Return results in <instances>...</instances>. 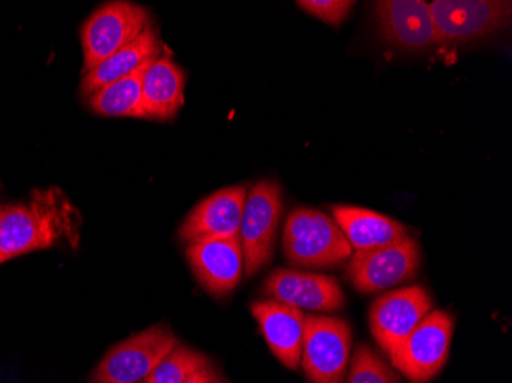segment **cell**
I'll use <instances>...</instances> for the list:
<instances>
[{
    "mask_svg": "<svg viewBox=\"0 0 512 383\" xmlns=\"http://www.w3.org/2000/svg\"><path fill=\"white\" fill-rule=\"evenodd\" d=\"M77 239L79 213L59 187L33 190L25 203L0 204V264Z\"/></svg>",
    "mask_w": 512,
    "mask_h": 383,
    "instance_id": "cell-1",
    "label": "cell"
},
{
    "mask_svg": "<svg viewBox=\"0 0 512 383\" xmlns=\"http://www.w3.org/2000/svg\"><path fill=\"white\" fill-rule=\"evenodd\" d=\"M287 261L306 269H329L347 262L353 255L335 220L321 210L298 207L290 212L283 233Z\"/></svg>",
    "mask_w": 512,
    "mask_h": 383,
    "instance_id": "cell-2",
    "label": "cell"
},
{
    "mask_svg": "<svg viewBox=\"0 0 512 383\" xmlns=\"http://www.w3.org/2000/svg\"><path fill=\"white\" fill-rule=\"evenodd\" d=\"M149 27L151 17L142 5L117 0L97 8L80 31L83 74L134 42Z\"/></svg>",
    "mask_w": 512,
    "mask_h": 383,
    "instance_id": "cell-3",
    "label": "cell"
},
{
    "mask_svg": "<svg viewBox=\"0 0 512 383\" xmlns=\"http://www.w3.org/2000/svg\"><path fill=\"white\" fill-rule=\"evenodd\" d=\"M281 215L283 192L278 181L263 180L247 190L238 236L243 247L244 273L249 278L272 261Z\"/></svg>",
    "mask_w": 512,
    "mask_h": 383,
    "instance_id": "cell-4",
    "label": "cell"
},
{
    "mask_svg": "<svg viewBox=\"0 0 512 383\" xmlns=\"http://www.w3.org/2000/svg\"><path fill=\"white\" fill-rule=\"evenodd\" d=\"M454 319L445 310H431L413 333L394 348L391 364L410 383H427L440 373L450 356Z\"/></svg>",
    "mask_w": 512,
    "mask_h": 383,
    "instance_id": "cell-5",
    "label": "cell"
},
{
    "mask_svg": "<svg viewBox=\"0 0 512 383\" xmlns=\"http://www.w3.org/2000/svg\"><path fill=\"white\" fill-rule=\"evenodd\" d=\"M171 328L154 325L114 345L94 371L97 383H143L175 347Z\"/></svg>",
    "mask_w": 512,
    "mask_h": 383,
    "instance_id": "cell-6",
    "label": "cell"
},
{
    "mask_svg": "<svg viewBox=\"0 0 512 383\" xmlns=\"http://www.w3.org/2000/svg\"><path fill=\"white\" fill-rule=\"evenodd\" d=\"M352 351V328L329 316H306L301 365L310 383H344Z\"/></svg>",
    "mask_w": 512,
    "mask_h": 383,
    "instance_id": "cell-7",
    "label": "cell"
},
{
    "mask_svg": "<svg viewBox=\"0 0 512 383\" xmlns=\"http://www.w3.org/2000/svg\"><path fill=\"white\" fill-rule=\"evenodd\" d=\"M430 10L437 43H460L508 27L512 4L503 0H434Z\"/></svg>",
    "mask_w": 512,
    "mask_h": 383,
    "instance_id": "cell-8",
    "label": "cell"
},
{
    "mask_svg": "<svg viewBox=\"0 0 512 383\" xmlns=\"http://www.w3.org/2000/svg\"><path fill=\"white\" fill-rule=\"evenodd\" d=\"M419 266V244L416 239L407 236L401 243L381 249L353 252L345 276L358 292L376 293L414 278Z\"/></svg>",
    "mask_w": 512,
    "mask_h": 383,
    "instance_id": "cell-9",
    "label": "cell"
},
{
    "mask_svg": "<svg viewBox=\"0 0 512 383\" xmlns=\"http://www.w3.org/2000/svg\"><path fill=\"white\" fill-rule=\"evenodd\" d=\"M431 310L433 301L422 285L393 290L371 305V334L379 347L390 354L413 333Z\"/></svg>",
    "mask_w": 512,
    "mask_h": 383,
    "instance_id": "cell-10",
    "label": "cell"
},
{
    "mask_svg": "<svg viewBox=\"0 0 512 383\" xmlns=\"http://www.w3.org/2000/svg\"><path fill=\"white\" fill-rule=\"evenodd\" d=\"M247 189L224 187L194 207L178 230V238L186 246L238 238Z\"/></svg>",
    "mask_w": 512,
    "mask_h": 383,
    "instance_id": "cell-11",
    "label": "cell"
},
{
    "mask_svg": "<svg viewBox=\"0 0 512 383\" xmlns=\"http://www.w3.org/2000/svg\"><path fill=\"white\" fill-rule=\"evenodd\" d=\"M267 298L304 311H339L344 308L345 296L333 276L298 270L276 269L263 284Z\"/></svg>",
    "mask_w": 512,
    "mask_h": 383,
    "instance_id": "cell-12",
    "label": "cell"
},
{
    "mask_svg": "<svg viewBox=\"0 0 512 383\" xmlns=\"http://www.w3.org/2000/svg\"><path fill=\"white\" fill-rule=\"evenodd\" d=\"M186 259L206 292L221 298L237 289L244 275V256L238 238L186 247Z\"/></svg>",
    "mask_w": 512,
    "mask_h": 383,
    "instance_id": "cell-13",
    "label": "cell"
},
{
    "mask_svg": "<svg viewBox=\"0 0 512 383\" xmlns=\"http://www.w3.org/2000/svg\"><path fill=\"white\" fill-rule=\"evenodd\" d=\"M376 17L382 37L402 50H425L437 43L430 4L424 0H382Z\"/></svg>",
    "mask_w": 512,
    "mask_h": 383,
    "instance_id": "cell-14",
    "label": "cell"
},
{
    "mask_svg": "<svg viewBox=\"0 0 512 383\" xmlns=\"http://www.w3.org/2000/svg\"><path fill=\"white\" fill-rule=\"evenodd\" d=\"M250 311L276 359L289 370H298L306 327L304 311L273 299L253 302Z\"/></svg>",
    "mask_w": 512,
    "mask_h": 383,
    "instance_id": "cell-15",
    "label": "cell"
},
{
    "mask_svg": "<svg viewBox=\"0 0 512 383\" xmlns=\"http://www.w3.org/2000/svg\"><path fill=\"white\" fill-rule=\"evenodd\" d=\"M333 218L344 233L353 252L381 249L407 238V227L393 218L355 206L332 207Z\"/></svg>",
    "mask_w": 512,
    "mask_h": 383,
    "instance_id": "cell-16",
    "label": "cell"
},
{
    "mask_svg": "<svg viewBox=\"0 0 512 383\" xmlns=\"http://www.w3.org/2000/svg\"><path fill=\"white\" fill-rule=\"evenodd\" d=\"M183 69L169 56H158L146 65L142 77V105L146 118L169 120L184 105Z\"/></svg>",
    "mask_w": 512,
    "mask_h": 383,
    "instance_id": "cell-17",
    "label": "cell"
},
{
    "mask_svg": "<svg viewBox=\"0 0 512 383\" xmlns=\"http://www.w3.org/2000/svg\"><path fill=\"white\" fill-rule=\"evenodd\" d=\"M160 54V37H158L155 28L149 27L134 42L112 54L108 59L103 60L97 68L83 74L80 91L88 99L89 95L99 91L103 86L137 73Z\"/></svg>",
    "mask_w": 512,
    "mask_h": 383,
    "instance_id": "cell-18",
    "label": "cell"
},
{
    "mask_svg": "<svg viewBox=\"0 0 512 383\" xmlns=\"http://www.w3.org/2000/svg\"><path fill=\"white\" fill-rule=\"evenodd\" d=\"M145 68L89 95L91 111L105 117L146 118L142 105V77Z\"/></svg>",
    "mask_w": 512,
    "mask_h": 383,
    "instance_id": "cell-19",
    "label": "cell"
},
{
    "mask_svg": "<svg viewBox=\"0 0 512 383\" xmlns=\"http://www.w3.org/2000/svg\"><path fill=\"white\" fill-rule=\"evenodd\" d=\"M209 364H212L209 357L200 351L178 344L143 383H184L195 371Z\"/></svg>",
    "mask_w": 512,
    "mask_h": 383,
    "instance_id": "cell-20",
    "label": "cell"
},
{
    "mask_svg": "<svg viewBox=\"0 0 512 383\" xmlns=\"http://www.w3.org/2000/svg\"><path fill=\"white\" fill-rule=\"evenodd\" d=\"M345 377V383H399L396 373L365 344L356 347Z\"/></svg>",
    "mask_w": 512,
    "mask_h": 383,
    "instance_id": "cell-21",
    "label": "cell"
},
{
    "mask_svg": "<svg viewBox=\"0 0 512 383\" xmlns=\"http://www.w3.org/2000/svg\"><path fill=\"white\" fill-rule=\"evenodd\" d=\"M296 5L310 16L329 23L333 27H338L347 19L355 2L352 0H299Z\"/></svg>",
    "mask_w": 512,
    "mask_h": 383,
    "instance_id": "cell-22",
    "label": "cell"
},
{
    "mask_svg": "<svg viewBox=\"0 0 512 383\" xmlns=\"http://www.w3.org/2000/svg\"><path fill=\"white\" fill-rule=\"evenodd\" d=\"M184 383H224V379L220 371L214 365L209 364L201 370L195 371Z\"/></svg>",
    "mask_w": 512,
    "mask_h": 383,
    "instance_id": "cell-23",
    "label": "cell"
}]
</instances>
